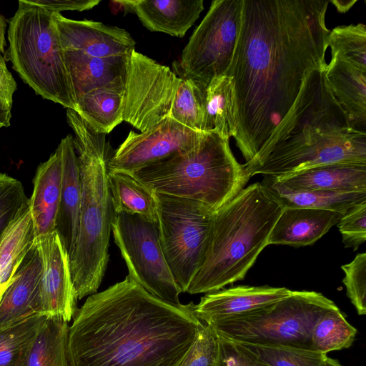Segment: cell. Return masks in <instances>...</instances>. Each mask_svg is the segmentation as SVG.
I'll return each mask as SVG.
<instances>
[{"mask_svg": "<svg viewBox=\"0 0 366 366\" xmlns=\"http://www.w3.org/2000/svg\"><path fill=\"white\" fill-rule=\"evenodd\" d=\"M337 305L314 291H293L284 298L252 311L207 324L229 341L312 349L317 320Z\"/></svg>", "mask_w": 366, "mask_h": 366, "instance_id": "cell-8", "label": "cell"}, {"mask_svg": "<svg viewBox=\"0 0 366 366\" xmlns=\"http://www.w3.org/2000/svg\"><path fill=\"white\" fill-rule=\"evenodd\" d=\"M218 352L217 334L201 321L195 341L179 366H216Z\"/></svg>", "mask_w": 366, "mask_h": 366, "instance_id": "cell-37", "label": "cell"}, {"mask_svg": "<svg viewBox=\"0 0 366 366\" xmlns=\"http://www.w3.org/2000/svg\"><path fill=\"white\" fill-rule=\"evenodd\" d=\"M217 338L219 352L216 366H267L249 355L232 342L218 335Z\"/></svg>", "mask_w": 366, "mask_h": 366, "instance_id": "cell-40", "label": "cell"}, {"mask_svg": "<svg viewBox=\"0 0 366 366\" xmlns=\"http://www.w3.org/2000/svg\"><path fill=\"white\" fill-rule=\"evenodd\" d=\"M284 208L266 187L255 182L215 212L203 262L186 292L209 293L243 280L269 245Z\"/></svg>", "mask_w": 366, "mask_h": 366, "instance_id": "cell-5", "label": "cell"}, {"mask_svg": "<svg viewBox=\"0 0 366 366\" xmlns=\"http://www.w3.org/2000/svg\"><path fill=\"white\" fill-rule=\"evenodd\" d=\"M337 225L345 247L356 250L366 241V201L350 209L341 217Z\"/></svg>", "mask_w": 366, "mask_h": 366, "instance_id": "cell-39", "label": "cell"}, {"mask_svg": "<svg viewBox=\"0 0 366 366\" xmlns=\"http://www.w3.org/2000/svg\"><path fill=\"white\" fill-rule=\"evenodd\" d=\"M356 334V328L347 321L336 306L325 312L316 322L312 332V349L327 355L331 351L348 348Z\"/></svg>", "mask_w": 366, "mask_h": 366, "instance_id": "cell-32", "label": "cell"}, {"mask_svg": "<svg viewBox=\"0 0 366 366\" xmlns=\"http://www.w3.org/2000/svg\"><path fill=\"white\" fill-rule=\"evenodd\" d=\"M275 179L294 189L366 192V164H326Z\"/></svg>", "mask_w": 366, "mask_h": 366, "instance_id": "cell-24", "label": "cell"}, {"mask_svg": "<svg viewBox=\"0 0 366 366\" xmlns=\"http://www.w3.org/2000/svg\"><path fill=\"white\" fill-rule=\"evenodd\" d=\"M325 75L351 126L366 132V68L334 56L327 64Z\"/></svg>", "mask_w": 366, "mask_h": 366, "instance_id": "cell-20", "label": "cell"}, {"mask_svg": "<svg viewBox=\"0 0 366 366\" xmlns=\"http://www.w3.org/2000/svg\"><path fill=\"white\" fill-rule=\"evenodd\" d=\"M345 273L343 283L347 295L355 306L358 315L366 313V253L357 254L354 259L342 265Z\"/></svg>", "mask_w": 366, "mask_h": 366, "instance_id": "cell-38", "label": "cell"}, {"mask_svg": "<svg viewBox=\"0 0 366 366\" xmlns=\"http://www.w3.org/2000/svg\"><path fill=\"white\" fill-rule=\"evenodd\" d=\"M63 50H74L94 57L128 56L135 41L125 29L91 20H74L53 13Z\"/></svg>", "mask_w": 366, "mask_h": 366, "instance_id": "cell-15", "label": "cell"}, {"mask_svg": "<svg viewBox=\"0 0 366 366\" xmlns=\"http://www.w3.org/2000/svg\"><path fill=\"white\" fill-rule=\"evenodd\" d=\"M41 263L38 314L69 322L76 311L77 298L70 269L69 254L56 231L35 239Z\"/></svg>", "mask_w": 366, "mask_h": 366, "instance_id": "cell-14", "label": "cell"}, {"mask_svg": "<svg viewBox=\"0 0 366 366\" xmlns=\"http://www.w3.org/2000/svg\"><path fill=\"white\" fill-rule=\"evenodd\" d=\"M52 14L19 0L9 22L5 58L36 94L75 111V96Z\"/></svg>", "mask_w": 366, "mask_h": 366, "instance_id": "cell-7", "label": "cell"}, {"mask_svg": "<svg viewBox=\"0 0 366 366\" xmlns=\"http://www.w3.org/2000/svg\"><path fill=\"white\" fill-rule=\"evenodd\" d=\"M68 322L47 316L38 330L24 366H68Z\"/></svg>", "mask_w": 366, "mask_h": 366, "instance_id": "cell-30", "label": "cell"}, {"mask_svg": "<svg viewBox=\"0 0 366 366\" xmlns=\"http://www.w3.org/2000/svg\"><path fill=\"white\" fill-rule=\"evenodd\" d=\"M41 263L31 248L0 299V329L38 314Z\"/></svg>", "mask_w": 366, "mask_h": 366, "instance_id": "cell-19", "label": "cell"}, {"mask_svg": "<svg viewBox=\"0 0 366 366\" xmlns=\"http://www.w3.org/2000/svg\"><path fill=\"white\" fill-rule=\"evenodd\" d=\"M112 232L127 269V277L159 300L179 307L182 292L167 263L158 223L139 216L115 213Z\"/></svg>", "mask_w": 366, "mask_h": 366, "instance_id": "cell-11", "label": "cell"}, {"mask_svg": "<svg viewBox=\"0 0 366 366\" xmlns=\"http://www.w3.org/2000/svg\"><path fill=\"white\" fill-rule=\"evenodd\" d=\"M232 342L267 366H321L327 357V355L309 349Z\"/></svg>", "mask_w": 366, "mask_h": 366, "instance_id": "cell-33", "label": "cell"}, {"mask_svg": "<svg viewBox=\"0 0 366 366\" xmlns=\"http://www.w3.org/2000/svg\"><path fill=\"white\" fill-rule=\"evenodd\" d=\"M75 100L97 89L124 84L129 56L94 57L74 50H63Z\"/></svg>", "mask_w": 366, "mask_h": 366, "instance_id": "cell-22", "label": "cell"}, {"mask_svg": "<svg viewBox=\"0 0 366 366\" xmlns=\"http://www.w3.org/2000/svg\"><path fill=\"white\" fill-rule=\"evenodd\" d=\"M107 180L115 213L139 216L158 223L157 193L132 173L107 169Z\"/></svg>", "mask_w": 366, "mask_h": 366, "instance_id": "cell-25", "label": "cell"}, {"mask_svg": "<svg viewBox=\"0 0 366 366\" xmlns=\"http://www.w3.org/2000/svg\"><path fill=\"white\" fill-rule=\"evenodd\" d=\"M61 187V163L59 151L40 164L33 179V191L29 199L35 239L55 231Z\"/></svg>", "mask_w": 366, "mask_h": 366, "instance_id": "cell-23", "label": "cell"}, {"mask_svg": "<svg viewBox=\"0 0 366 366\" xmlns=\"http://www.w3.org/2000/svg\"><path fill=\"white\" fill-rule=\"evenodd\" d=\"M28 3L46 9L52 13L63 11H83L97 6L99 0H26Z\"/></svg>", "mask_w": 366, "mask_h": 366, "instance_id": "cell-41", "label": "cell"}, {"mask_svg": "<svg viewBox=\"0 0 366 366\" xmlns=\"http://www.w3.org/2000/svg\"><path fill=\"white\" fill-rule=\"evenodd\" d=\"M6 23L4 18L0 15V54L4 53L6 45L5 40Z\"/></svg>", "mask_w": 366, "mask_h": 366, "instance_id": "cell-45", "label": "cell"}, {"mask_svg": "<svg viewBox=\"0 0 366 366\" xmlns=\"http://www.w3.org/2000/svg\"><path fill=\"white\" fill-rule=\"evenodd\" d=\"M46 317L36 314L0 329V366H24L30 347Z\"/></svg>", "mask_w": 366, "mask_h": 366, "instance_id": "cell-31", "label": "cell"}, {"mask_svg": "<svg viewBox=\"0 0 366 366\" xmlns=\"http://www.w3.org/2000/svg\"><path fill=\"white\" fill-rule=\"evenodd\" d=\"M205 89L188 79L181 78L169 118L197 132H202Z\"/></svg>", "mask_w": 366, "mask_h": 366, "instance_id": "cell-34", "label": "cell"}, {"mask_svg": "<svg viewBox=\"0 0 366 366\" xmlns=\"http://www.w3.org/2000/svg\"><path fill=\"white\" fill-rule=\"evenodd\" d=\"M56 149L61 157V187L55 231L70 257L78 234L81 201L80 174L73 137L66 136Z\"/></svg>", "mask_w": 366, "mask_h": 366, "instance_id": "cell-18", "label": "cell"}, {"mask_svg": "<svg viewBox=\"0 0 366 366\" xmlns=\"http://www.w3.org/2000/svg\"><path fill=\"white\" fill-rule=\"evenodd\" d=\"M321 366H342L337 360L326 357Z\"/></svg>", "mask_w": 366, "mask_h": 366, "instance_id": "cell-46", "label": "cell"}, {"mask_svg": "<svg viewBox=\"0 0 366 366\" xmlns=\"http://www.w3.org/2000/svg\"><path fill=\"white\" fill-rule=\"evenodd\" d=\"M207 133L189 129L169 117L144 132L131 130L108 160L107 169L134 172L197 148Z\"/></svg>", "mask_w": 366, "mask_h": 366, "instance_id": "cell-13", "label": "cell"}, {"mask_svg": "<svg viewBox=\"0 0 366 366\" xmlns=\"http://www.w3.org/2000/svg\"><path fill=\"white\" fill-rule=\"evenodd\" d=\"M156 193L198 202L214 213L247 183L229 139L207 132L197 148L132 173Z\"/></svg>", "mask_w": 366, "mask_h": 366, "instance_id": "cell-6", "label": "cell"}, {"mask_svg": "<svg viewBox=\"0 0 366 366\" xmlns=\"http://www.w3.org/2000/svg\"><path fill=\"white\" fill-rule=\"evenodd\" d=\"M35 234L29 205L9 225L0 239V285L9 284L34 245Z\"/></svg>", "mask_w": 366, "mask_h": 366, "instance_id": "cell-29", "label": "cell"}, {"mask_svg": "<svg viewBox=\"0 0 366 366\" xmlns=\"http://www.w3.org/2000/svg\"><path fill=\"white\" fill-rule=\"evenodd\" d=\"M327 44L331 56H341L366 68L365 24H352L334 28L330 31Z\"/></svg>", "mask_w": 366, "mask_h": 366, "instance_id": "cell-35", "label": "cell"}, {"mask_svg": "<svg viewBox=\"0 0 366 366\" xmlns=\"http://www.w3.org/2000/svg\"><path fill=\"white\" fill-rule=\"evenodd\" d=\"M286 287L240 285L207 293L194 306L196 317L210 324L272 304L289 295Z\"/></svg>", "mask_w": 366, "mask_h": 366, "instance_id": "cell-16", "label": "cell"}, {"mask_svg": "<svg viewBox=\"0 0 366 366\" xmlns=\"http://www.w3.org/2000/svg\"><path fill=\"white\" fill-rule=\"evenodd\" d=\"M181 78L135 50L128 59L123 121L144 132L169 118Z\"/></svg>", "mask_w": 366, "mask_h": 366, "instance_id": "cell-12", "label": "cell"}, {"mask_svg": "<svg viewBox=\"0 0 366 366\" xmlns=\"http://www.w3.org/2000/svg\"><path fill=\"white\" fill-rule=\"evenodd\" d=\"M124 84L94 89L76 100L75 112L95 132L107 134L123 122Z\"/></svg>", "mask_w": 366, "mask_h": 366, "instance_id": "cell-27", "label": "cell"}, {"mask_svg": "<svg viewBox=\"0 0 366 366\" xmlns=\"http://www.w3.org/2000/svg\"><path fill=\"white\" fill-rule=\"evenodd\" d=\"M16 88V83L7 69L4 58L0 54V100L11 108Z\"/></svg>", "mask_w": 366, "mask_h": 366, "instance_id": "cell-42", "label": "cell"}, {"mask_svg": "<svg viewBox=\"0 0 366 366\" xmlns=\"http://www.w3.org/2000/svg\"><path fill=\"white\" fill-rule=\"evenodd\" d=\"M341 217L330 210L285 207L272 229L268 244L296 247L313 244L337 225Z\"/></svg>", "mask_w": 366, "mask_h": 366, "instance_id": "cell-21", "label": "cell"}, {"mask_svg": "<svg viewBox=\"0 0 366 366\" xmlns=\"http://www.w3.org/2000/svg\"><path fill=\"white\" fill-rule=\"evenodd\" d=\"M285 207L330 210L342 216L355 204L366 201V192H340L290 188L271 177L261 182Z\"/></svg>", "mask_w": 366, "mask_h": 366, "instance_id": "cell-26", "label": "cell"}, {"mask_svg": "<svg viewBox=\"0 0 366 366\" xmlns=\"http://www.w3.org/2000/svg\"><path fill=\"white\" fill-rule=\"evenodd\" d=\"M126 13L137 15L151 31L183 37L203 11V0L117 1Z\"/></svg>", "mask_w": 366, "mask_h": 366, "instance_id": "cell-17", "label": "cell"}, {"mask_svg": "<svg viewBox=\"0 0 366 366\" xmlns=\"http://www.w3.org/2000/svg\"><path fill=\"white\" fill-rule=\"evenodd\" d=\"M11 108L0 100V128L10 125Z\"/></svg>", "mask_w": 366, "mask_h": 366, "instance_id": "cell-43", "label": "cell"}, {"mask_svg": "<svg viewBox=\"0 0 366 366\" xmlns=\"http://www.w3.org/2000/svg\"><path fill=\"white\" fill-rule=\"evenodd\" d=\"M194 306L169 305L127 276L76 310L68 366H179L201 323Z\"/></svg>", "mask_w": 366, "mask_h": 366, "instance_id": "cell-2", "label": "cell"}, {"mask_svg": "<svg viewBox=\"0 0 366 366\" xmlns=\"http://www.w3.org/2000/svg\"><path fill=\"white\" fill-rule=\"evenodd\" d=\"M242 0H214L194 30L175 64L180 78L205 89L225 75L231 64L241 26Z\"/></svg>", "mask_w": 366, "mask_h": 366, "instance_id": "cell-10", "label": "cell"}, {"mask_svg": "<svg viewBox=\"0 0 366 366\" xmlns=\"http://www.w3.org/2000/svg\"><path fill=\"white\" fill-rule=\"evenodd\" d=\"M29 205L22 183L9 174L0 172V239L9 225Z\"/></svg>", "mask_w": 366, "mask_h": 366, "instance_id": "cell-36", "label": "cell"}, {"mask_svg": "<svg viewBox=\"0 0 366 366\" xmlns=\"http://www.w3.org/2000/svg\"><path fill=\"white\" fill-rule=\"evenodd\" d=\"M356 0L352 1H330L340 12H346L348 11L353 4L356 2Z\"/></svg>", "mask_w": 366, "mask_h": 366, "instance_id": "cell-44", "label": "cell"}, {"mask_svg": "<svg viewBox=\"0 0 366 366\" xmlns=\"http://www.w3.org/2000/svg\"><path fill=\"white\" fill-rule=\"evenodd\" d=\"M237 120L234 81L223 75L212 79L205 89L203 132H215L229 139L237 134Z\"/></svg>", "mask_w": 366, "mask_h": 366, "instance_id": "cell-28", "label": "cell"}, {"mask_svg": "<svg viewBox=\"0 0 366 366\" xmlns=\"http://www.w3.org/2000/svg\"><path fill=\"white\" fill-rule=\"evenodd\" d=\"M157 197L161 246L176 283L186 292L203 262L214 213L194 200Z\"/></svg>", "mask_w": 366, "mask_h": 366, "instance_id": "cell-9", "label": "cell"}, {"mask_svg": "<svg viewBox=\"0 0 366 366\" xmlns=\"http://www.w3.org/2000/svg\"><path fill=\"white\" fill-rule=\"evenodd\" d=\"M325 69L307 78L262 152L244 167L249 179L255 174L280 179L335 163L366 164V132L351 126Z\"/></svg>", "mask_w": 366, "mask_h": 366, "instance_id": "cell-3", "label": "cell"}, {"mask_svg": "<svg viewBox=\"0 0 366 366\" xmlns=\"http://www.w3.org/2000/svg\"><path fill=\"white\" fill-rule=\"evenodd\" d=\"M9 284L1 285H0V299H1L3 293L4 292L5 290L6 289V287H8V285Z\"/></svg>", "mask_w": 366, "mask_h": 366, "instance_id": "cell-47", "label": "cell"}, {"mask_svg": "<svg viewBox=\"0 0 366 366\" xmlns=\"http://www.w3.org/2000/svg\"><path fill=\"white\" fill-rule=\"evenodd\" d=\"M66 119L74 133L81 185L78 234L69 257L74 288L77 300H81L97 292L109 259L115 212L107 180V162L114 150L107 134L95 132L74 110H66Z\"/></svg>", "mask_w": 366, "mask_h": 366, "instance_id": "cell-4", "label": "cell"}, {"mask_svg": "<svg viewBox=\"0 0 366 366\" xmlns=\"http://www.w3.org/2000/svg\"><path fill=\"white\" fill-rule=\"evenodd\" d=\"M329 0H242L231 64L237 129L251 164L297 99L307 78L325 69Z\"/></svg>", "mask_w": 366, "mask_h": 366, "instance_id": "cell-1", "label": "cell"}]
</instances>
